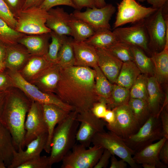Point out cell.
Wrapping results in <instances>:
<instances>
[{
    "label": "cell",
    "instance_id": "obj_42",
    "mask_svg": "<svg viewBox=\"0 0 168 168\" xmlns=\"http://www.w3.org/2000/svg\"><path fill=\"white\" fill-rule=\"evenodd\" d=\"M0 18L15 30L17 23L16 19L3 0H0Z\"/></svg>",
    "mask_w": 168,
    "mask_h": 168
},
{
    "label": "cell",
    "instance_id": "obj_46",
    "mask_svg": "<svg viewBox=\"0 0 168 168\" xmlns=\"http://www.w3.org/2000/svg\"><path fill=\"white\" fill-rule=\"evenodd\" d=\"M13 86L6 69L0 71V91H5Z\"/></svg>",
    "mask_w": 168,
    "mask_h": 168
},
{
    "label": "cell",
    "instance_id": "obj_57",
    "mask_svg": "<svg viewBox=\"0 0 168 168\" xmlns=\"http://www.w3.org/2000/svg\"><path fill=\"white\" fill-rule=\"evenodd\" d=\"M106 0H96V5L97 8L103 7L106 5Z\"/></svg>",
    "mask_w": 168,
    "mask_h": 168
},
{
    "label": "cell",
    "instance_id": "obj_47",
    "mask_svg": "<svg viewBox=\"0 0 168 168\" xmlns=\"http://www.w3.org/2000/svg\"><path fill=\"white\" fill-rule=\"evenodd\" d=\"M160 118L163 137L168 139V110L163 109L161 111Z\"/></svg>",
    "mask_w": 168,
    "mask_h": 168
},
{
    "label": "cell",
    "instance_id": "obj_51",
    "mask_svg": "<svg viewBox=\"0 0 168 168\" xmlns=\"http://www.w3.org/2000/svg\"><path fill=\"white\" fill-rule=\"evenodd\" d=\"M110 159V168H126L127 167V163L125 161L122 159L117 160L114 155H112Z\"/></svg>",
    "mask_w": 168,
    "mask_h": 168
},
{
    "label": "cell",
    "instance_id": "obj_8",
    "mask_svg": "<svg viewBox=\"0 0 168 168\" xmlns=\"http://www.w3.org/2000/svg\"><path fill=\"white\" fill-rule=\"evenodd\" d=\"M163 7L158 9L144 21L148 37L149 48L151 52V49L152 50V53L162 50L165 45L168 16V14H163Z\"/></svg>",
    "mask_w": 168,
    "mask_h": 168
},
{
    "label": "cell",
    "instance_id": "obj_35",
    "mask_svg": "<svg viewBox=\"0 0 168 168\" xmlns=\"http://www.w3.org/2000/svg\"><path fill=\"white\" fill-rule=\"evenodd\" d=\"M130 98L129 89L116 84H113L110 96L107 100V109H113L127 104Z\"/></svg>",
    "mask_w": 168,
    "mask_h": 168
},
{
    "label": "cell",
    "instance_id": "obj_9",
    "mask_svg": "<svg viewBox=\"0 0 168 168\" xmlns=\"http://www.w3.org/2000/svg\"><path fill=\"white\" fill-rule=\"evenodd\" d=\"M91 143L124 160L131 168H138L133 158L135 152L126 145L123 138L114 133L110 131L98 133L92 138Z\"/></svg>",
    "mask_w": 168,
    "mask_h": 168
},
{
    "label": "cell",
    "instance_id": "obj_60",
    "mask_svg": "<svg viewBox=\"0 0 168 168\" xmlns=\"http://www.w3.org/2000/svg\"><path fill=\"white\" fill-rule=\"evenodd\" d=\"M7 167L5 163L2 161H0V168H6Z\"/></svg>",
    "mask_w": 168,
    "mask_h": 168
},
{
    "label": "cell",
    "instance_id": "obj_16",
    "mask_svg": "<svg viewBox=\"0 0 168 168\" xmlns=\"http://www.w3.org/2000/svg\"><path fill=\"white\" fill-rule=\"evenodd\" d=\"M47 133L42 134L32 140L26 146L25 150L15 151L11 164L8 168H17L21 164L40 156L44 149L47 139Z\"/></svg>",
    "mask_w": 168,
    "mask_h": 168
},
{
    "label": "cell",
    "instance_id": "obj_28",
    "mask_svg": "<svg viewBox=\"0 0 168 168\" xmlns=\"http://www.w3.org/2000/svg\"><path fill=\"white\" fill-rule=\"evenodd\" d=\"M151 54L155 77L160 84L166 82L168 78V48L165 47L162 50L152 52Z\"/></svg>",
    "mask_w": 168,
    "mask_h": 168
},
{
    "label": "cell",
    "instance_id": "obj_15",
    "mask_svg": "<svg viewBox=\"0 0 168 168\" xmlns=\"http://www.w3.org/2000/svg\"><path fill=\"white\" fill-rule=\"evenodd\" d=\"M25 129L24 147L39 136L47 133V128L41 104L32 101L25 121Z\"/></svg>",
    "mask_w": 168,
    "mask_h": 168
},
{
    "label": "cell",
    "instance_id": "obj_55",
    "mask_svg": "<svg viewBox=\"0 0 168 168\" xmlns=\"http://www.w3.org/2000/svg\"><path fill=\"white\" fill-rule=\"evenodd\" d=\"M6 54V44L0 41V63H4Z\"/></svg>",
    "mask_w": 168,
    "mask_h": 168
},
{
    "label": "cell",
    "instance_id": "obj_23",
    "mask_svg": "<svg viewBox=\"0 0 168 168\" xmlns=\"http://www.w3.org/2000/svg\"><path fill=\"white\" fill-rule=\"evenodd\" d=\"M167 139L164 137L157 142L136 152L133 156V160L138 165L149 163L155 165L156 168H167L168 166L162 163L159 157L160 149Z\"/></svg>",
    "mask_w": 168,
    "mask_h": 168
},
{
    "label": "cell",
    "instance_id": "obj_33",
    "mask_svg": "<svg viewBox=\"0 0 168 168\" xmlns=\"http://www.w3.org/2000/svg\"><path fill=\"white\" fill-rule=\"evenodd\" d=\"M73 39L66 36L58 53L57 63L61 68L75 66V57L72 46Z\"/></svg>",
    "mask_w": 168,
    "mask_h": 168
},
{
    "label": "cell",
    "instance_id": "obj_53",
    "mask_svg": "<svg viewBox=\"0 0 168 168\" xmlns=\"http://www.w3.org/2000/svg\"><path fill=\"white\" fill-rule=\"evenodd\" d=\"M44 0H26L23 9L34 7H39Z\"/></svg>",
    "mask_w": 168,
    "mask_h": 168
},
{
    "label": "cell",
    "instance_id": "obj_59",
    "mask_svg": "<svg viewBox=\"0 0 168 168\" xmlns=\"http://www.w3.org/2000/svg\"><path fill=\"white\" fill-rule=\"evenodd\" d=\"M6 69L4 63H0V71H4Z\"/></svg>",
    "mask_w": 168,
    "mask_h": 168
},
{
    "label": "cell",
    "instance_id": "obj_14",
    "mask_svg": "<svg viewBox=\"0 0 168 168\" xmlns=\"http://www.w3.org/2000/svg\"><path fill=\"white\" fill-rule=\"evenodd\" d=\"M144 21V19L129 26L116 28L114 29L113 32L118 42L137 47L151 54Z\"/></svg>",
    "mask_w": 168,
    "mask_h": 168
},
{
    "label": "cell",
    "instance_id": "obj_40",
    "mask_svg": "<svg viewBox=\"0 0 168 168\" xmlns=\"http://www.w3.org/2000/svg\"><path fill=\"white\" fill-rule=\"evenodd\" d=\"M51 42L49 44L48 50L45 55L51 62L57 63L58 53L66 35H59L53 31L50 32Z\"/></svg>",
    "mask_w": 168,
    "mask_h": 168
},
{
    "label": "cell",
    "instance_id": "obj_4",
    "mask_svg": "<svg viewBox=\"0 0 168 168\" xmlns=\"http://www.w3.org/2000/svg\"><path fill=\"white\" fill-rule=\"evenodd\" d=\"M13 87L21 90L31 101L41 104H52L71 112L73 108L62 101L55 94L47 93L40 90L34 85L25 80L18 71L6 69Z\"/></svg>",
    "mask_w": 168,
    "mask_h": 168
},
{
    "label": "cell",
    "instance_id": "obj_11",
    "mask_svg": "<svg viewBox=\"0 0 168 168\" xmlns=\"http://www.w3.org/2000/svg\"><path fill=\"white\" fill-rule=\"evenodd\" d=\"M116 10L112 4H107L101 8H87L84 12L75 9L71 14L87 23L96 31L104 29L111 30L110 21Z\"/></svg>",
    "mask_w": 168,
    "mask_h": 168
},
{
    "label": "cell",
    "instance_id": "obj_37",
    "mask_svg": "<svg viewBox=\"0 0 168 168\" xmlns=\"http://www.w3.org/2000/svg\"><path fill=\"white\" fill-rule=\"evenodd\" d=\"M148 77L142 73L139 75L129 90L130 98L141 99L147 102Z\"/></svg>",
    "mask_w": 168,
    "mask_h": 168
},
{
    "label": "cell",
    "instance_id": "obj_22",
    "mask_svg": "<svg viewBox=\"0 0 168 168\" xmlns=\"http://www.w3.org/2000/svg\"><path fill=\"white\" fill-rule=\"evenodd\" d=\"M60 68L57 63H52L30 83L43 92L54 93L59 79Z\"/></svg>",
    "mask_w": 168,
    "mask_h": 168
},
{
    "label": "cell",
    "instance_id": "obj_18",
    "mask_svg": "<svg viewBox=\"0 0 168 168\" xmlns=\"http://www.w3.org/2000/svg\"><path fill=\"white\" fill-rule=\"evenodd\" d=\"M96 49L98 66L109 81L112 84H116L123 62L107 50Z\"/></svg>",
    "mask_w": 168,
    "mask_h": 168
},
{
    "label": "cell",
    "instance_id": "obj_61",
    "mask_svg": "<svg viewBox=\"0 0 168 168\" xmlns=\"http://www.w3.org/2000/svg\"><path fill=\"white\" fill-rule=\"evenodd\" d=\"M139 2H143L145 1H146V0H137Z\"/></svg>",
    "mask_w": 168,
    "mask_h": 168
},
{
    "label": "cell",
    "instance_id": "obj_21",
    "mask_svg": "<svg viewBox=\"0 0 168 168\" xmlns=\"http://www.w3.org/2000/svg\"><path fill=\"white\" fill-rule=\"evenodd\" d=\"M75 66L94 68L98 65V56L96 49L85 41L73 40Z\"/></svg>",
    "mask_w": 168,
    "mask_h": 168
},
{
    "label": "cell",
    "instance_id": "obj_43",
    "mask_svg": "<svg viewBox=\"0 0 168 168\" xmlns=\"http://www.w3.org/2000/svg\"><path fill=\"white\" fill-rule=\"evenodd\" d=\"M107 100L100 98L99 100L94 104L91 110L96 117L103 119L107 109Z\"/></svg>",
    "mask_w": 168,
    "mask_h": 168
},
{
    "label": "cell",
    "instance_id": "obj_45",
    "mask_svg": "<svg viewBox=\"0 0 168 168\" xmlns=\"http://www.w3.org/2000/svg\"><path fill=\"white\" fill-rule=\"evenodd\" d=\"M16 19L22 10L26 0H3Z\"/></svg>",
    "mask_w": 168,
    "mask_h": 168
},
{
    "label": "cell",
    "instance_id": "obj_50",
    "mask_svg": "<svg viewBox=\"0 0 168 168\" xmlns=\"http://www.w3.org/2000/svg\"><path fill=\"white\" fill-rule=\"evenodd\" d=\"M159 157L161 161L164 164L168 165V139H167L159 151Z\"/></svg>",
    "mask_w": 168,
    "mask_h": 168
},
{
    "label": "cell",
    "instance_id": "obj_2",
    "mask_svg": "<svg viewBox=\"0 0 168 168\" xmlns=\"http://www.w3.org/2000/svg\"><path fill=\"white\" fill-rule=\"evenodd\" d=\"M31 103L19 89L13 87L8 90L0 120L10 133L17 151L24 148L25 123Z\"/></svg>",
    "mask_w": 168,
    "mask_h": 168
},
{
    "label": "cell",
    "instance_id": "obj_54",
    "mask_svg": "<svg viewBox=\"0 0 168 168\" xmlns=\"http://www.w3.org/2000/svg\"><path fill=\"white\" fill-rule=\"evenodd\" d=\"M146 1L151 5L152 7L156 9L163 7L168 2V0H146Z\"/></svg>",
    "mask_w": 168,
    "mask_h": 168
},
{
    "label": "cell",
    "instance_id": "obj_3",
    "mask_svg": "<svg viewBox=\"0 0 168 168\" xmlns=\"http://www.w3.org/2000/svg\"><path fill=\"white\" fill-rule=\"evenodd\" d=\"M77 113L75 111L70 112L54 129L49 156L51 167L54 164L62 161L76 144V134L79 125L77 119Z\"/></svg>",
    "mask_w": 168,
    "mask_h": 168
},
{
    "label": "cell",
    "instance_id": "obj_39",
    "mask_svg": "<svg viewBox=\"0 0 168 168\" xmlns=\"http://www.w3.org/2000/svg\"><path fill=\"white\" fill-rule=\"evenodd\" d=\"M25 35L12 29L0 18V41L6 45L13 44Z\"/></svg>",
    "mask_w": 168,
    "mask_h": 168
},
{
    "label": "cell",
    "instance_id": "obj_6",
    "mask_svg": "<svg viewBox=\"0 0 168 168\" xmlns=\"http://www.w3.org/2000/svg\"><path fill=\"white\" fill-rule=\"evenodd\" d=\"M48 16V11L40 7L22 10L16 18L15 30L26 35L50 33L51 30L46 24Z\"/></svg>",
    "mask_w": 168,
    "mask_h": 168
},
{
    "label": "cell",
    "instance_id": "obj_17",
    "mask_svg": "<svg viewBox=\"0 0 168 168\" xmlns=\"http://www.w3.org/2000/svg\"><path fill=\"white\" fill-rule=\"evenodd\" d=\"M41 105L44 118L47 128V139L44 150L46 153H49L54 129L56 125L66 118L70 112L54 104Z\"/></svg>",
    "mask_w": 168,
    "mask_h": 168
},
{
    "label": "cell",
    "instance_id": "obj_13",
    "mask_svg": "<svg viewBox=\"0 0 168 168\" xmlns=\"http://www.w3.org/2000/svg\"><path fill=\"white\" fill-rule=\"evenodd\" d=\"M115 119L113 124H106L107 129L123 139L136 133L141 126L133 116L128 104L113 109Z\"/></svg>",
    "mask_w": 168,
    "mask_h": 168
},
{
    "label": "cell",
    "instance_id": "obj_58",
    "mask_svg": "<svg viewBox=\"0 0 168 168\" xmlns=\"http://www.w3.org/2000/svg\"><path fill=\"white\" fill-rule=\"evenodd\" d=\"M142 166L144 168H156V166L154 165L149 163H143Z\"/></svg>",
    "mask_w": 168,
    "mask_h": 168
},
{
    "label": "cell",
    "instance_id": "obj_36",
    "mask_svg": "<svg viewBox=\"0 0 168 168\" xmlns=\"http://www.w3.org/2000/svg\"><path fill=\"white\" fill-rule=\"evenodd\" d=\"M95 71V88L100 98L108 100L113 88V85L108 79L98 65L93 68Z\"/></svg>",
    "mask_w": 168,
    "mask_h": 168
},
{
    "label": "cell",
    "instance_id": "obj_26",
    "mask_svg": "<svg viewBox=\"0 0 168 168\" xmlns=\"http://www.w3.org/2000/svg\"><path fill=\"white\" fill-rule=\"evenodd\" d=\"M159 83L155 76L147 79V103L151 115L159 116L164 103L163 96Z\"/></svg>",
    "mask_w": 168,
    "mask_h": 168
},
{
    "label": "cell",
    "instance_id": "obj_19",
    "mask_svg": "<svg viewBox=\"0 0 168 168\" xmlns=\"http://www.w3.org/2000/svg\"><path fill=\"white\" fill-rule=\"evenodd\" d=\"M48 16L46 24L51 31L61 35L71 36L69 26L70 14L63 8L57 7L48 11Z\"/></svg>",
    "mask_w": 168,
    "mask_h": 168
},
{
    "label": "cell",
    "instance_id": "obj_41",
    "mask_svg": "<svg viewBox=\"0 0 168 168\" xmlns=\"http://www.w3.org/2000/svg\"><path fill=\"white\" fill-rule=\"evenodd\" d=\"M49 156H46L32 159L19 166L17 168H50Z\"/></svg>",
    "mask_w": 168,
    "mask_h": 168
},
{
    "label": "cell",
    "instance_id": "obj_29",
    "mask_svg": "<svg viewBox=\"0 0 168 168\" xmlns=\"http://www.w3.org/2000/svg\"><path fill=\"white\" fill-rule=\"evenodd\" d=\"M141 73L133 61L123 63L116 84L130 90Z\"/></svg>",
    "mask_w": 168,
    "mask_h": 168
},
{
    "label": "cell",
    "instance_id": "obj_7",
    "mask_svg": "<svg viewBox=\"0 0 168 168\" xmlns=\"http://www.w3.org/2000/svg\"><path fill=\"white\" fill-rule=\"evenodd\" d=\"M81 144H75L63 157L61 168H93L104 149L95 145L86 148Z\"/></svg>",
    "mask_w": 168,
    "mask_h": 168
},
{
    "label": "cell",
    "instance_id": "obj_30",
    "mask_svg": "<svg viewBox=\"0 0 168 168\" xmlns=\"http://www.w3.org/2000/svg\"><path fill=\"white\" fill-rule=\"evenodd\" d=\"M71 36L76 42L85 41L95 33L94 29L85 22L73 16L71 13L69 21Z\"/></svg>",
    "mask_w": 168,
    "mask_h": 168
},
{
    "label": "cell",
    "instance_id": "obj_1",
    "mask_svg": "<svg viewBox=\"0 0 168 168\" xmlns=\"http://www.w3.org/2000/svg\"><path fill=\"white\" fill-rule=\"evenodd\" d=\"M95 78L93 68L76 66L60 68L54 93L78 113L91 110L100 99L95 90Z\"/></svg>",
    "mask_w": 168,
    "mask_h": 168
},
{
    "label": "cell",
    "instance_id": "obj_12",
    "mask_svg": "<svg viewBox=\"0 0 168 168\" xmlns=\"http://www.w3.org/2000/svg\"><path fill=\"white\" fill-rule=\"evenodd\" d=\"M77 119L80 125L77 133L76 140L80 144L89 147L95 135L105 131L106 124L96 117L91 110L78 113Z\"/></svg>",
    "mask_w": 168,
    "mask_h": 168
},
{
    "label": "cell",
    "instance_id": "obj_56",
    "mask_svg": "<svg viewBox=\"0 0 168 168\" xmlns=\"http://www.w3.org/2000/svg\"><path fill=\"white\" fill-rule=\"evenodd\" d=\"M8 90L0 91V116Z\"/></svg>",
    "mask_w": 168,
    "mask_h": 168
},
{
    "label": "cell",
    "instance_id": "obj_44",
    "mask_svg": "<svg viewBox=\"0 0 168 168\" xmlns=\"http://www.w3.org/2000/svg\"><path fill=\"white\" fill-rule=\"evenodd\" d=\"M60 5L68 6L75 9L71 0H44L39 7L48 11L54 7Z\"/></svg>",
    "mask_w": 168,
    "mask_h": 168
},
{
    "label": "cell",
    "instance_id": "obj_5",
    "mask_svg": "<svg viewBox=\"0 0 168 168\" xmlns=\"http://www.w3.org/2000/svg\"><path fill=\"white\" fill-rule=\"evenodd\" d=\"M163 137L159 116L151 115L136 133L123 140L135 153Z\"/></svg>",
    "mask_w": 168,
    "mask_h": 168
},
{
    "label": "cell",
    "instance_id": "obj_24",
    "mask_svg": "<svg viewBox=\"0 0 168 168\" xmlns=\"http://www.w3.org/2000/svg\"><path fill=\"white\" fill-rule=\"evenodd\" d=\"M50 33L40 34L25 35L18 42L24 45L32 55L44 56L48 51Z\"/></svg>",
    "mask_w": 168,
    "mask_h": 168
},
{
    "label": "cell",
    "instance_id": "obj_52",
    "mask_svg": "<svg viewBox=\"0 0 168 168\" xmlns=\"http://www.w3.org/2000/svg\"><path fill=\"white\" fill-rule=\"evenodd\" d=\"M103 119L107 123V124L111 125L113 124L115 119V114L113 110L107 109Z\"/></svg>",
    "mask_w": 168,
    "mask_h": 168
},
{
    "label": "cell",
    "instance_id": "obj_48",
    "mask_svg": "<svg viewBox=\"0 0 168 168\" xmlns=\"http://www.w3.org/2000/svg\"><path fill=\"white\" fill-rule=\"evenodd\" d=\"M112 155L109 151L104 149L98 161L93 168H106Z\"/></svg>",
    "mask_w": 168,
    "mask_h": 168
},
{
    "label": "cell",
    "instance_id": "obj_10",
    "mask_svg": "<svg viewBox=\"0 0 168 168\" xmlns=\"http://www.w3.org/2000/svg\"><path fill=\"white\" fill-rule=\"evenodd\" d=\"M157 9L142 6L136 0H122L118 5L113 29L128 23L138 22L147 17Z\"/></svg>",
    "mask_w": 168,
    "mask_h": 168
},
{
    "label": "cell",
    "instance_id": "obj_31",
    "mask_svg": "<svg viewBox=\"0 0 168 168\" xmlns=\"http://www.w3.org/2000/svg\"><path fill=\"white\" fill-rule=\"evenodd\" d=\"M96 49H106L118 42L115 35L110 30L104 29L95 31L85 41Z\"/></svg>",
    "mask_w": 168,
    "mask_h": 168
},
{
    "label": "cell",
    "instance_id": "obj_27",
    "mask_svg": "<svg viewBox=\"0 0 168 168\" xmlns=\"http://www.w3.org/2000/svg\"><path fill=\"white\" fill-rule=\"evenodd\" d=\"M16 151L10 133L0 120V161L7 167Z\"/></svg>",
    "mask_w": 168,
    "mask_h": 168
},
{
    "label": "cell",
    "instance_id": "obj_49",
    "mask_svg": "<svg viewBox=\"0 0 168 168\" xmlns=\"http://www.w3.org/2000/svg\"><path fill=\"white\" fill-rule=\"evenodd\" d=\"M75 7V9L81 11L83 8L96 7V0H71Z\"/></svg>",
    "mask_w": 168,
    "mask_h": 168
},
{
    "label": "cell",
    "instance_id": "obj_25",
    "mask_svg": "<svg viewBox=\"0 0 168 168\" xmlns=\"http://www.w3.org/2000/svg\"><path fill=\"white\" fill-rule=\"evenodd\" d=\"M52 63L45 55H31L24 66L18 72L23 78L31 83Z\"/></svg>",
    "mask_w": 168,
    "mask_h": 168
},
{
    "label": "cell",
    "instance_id": "obj_32",
    "mask_svg": "<svg viewBox=\"0 0 168 168\" xmlns=\"http://www.w3.org/2000/svg\"><path fill=\"white\" fill-rule=\"evenodd\" d=\"M133 62L141 73L148 77L155 76L154 65L151 58L147 56L142 49L131 46Z\"/></svg>",
    "mask_w": 168,
    "mask_h": 168
},
{
    "label": "cell",
    "instance_id": "obj_34",
    "mask_svg": "<svg viewBox=\"0 0 168 168\" xmlns=\"http://www.w3.org/2000/svg\"><path fill=\"white\" fill-rule=\"evenodd\" d=\"M128 104L141 127L151 115L147 102L141 99L130 98Z\"/></svg>",
    "mask_w": 168,
    "mask_h": 168
},
{
    "label": "cell",
    "instance_id": "obj_20",
    "mask_svg": "<svg viewBox=\"0 0 168 168\" xmlns=\"http://www.w3.org/2000/svg\"><path fill=\"white\" fill-rule=\"evenodd\" d=\"M6 45V54L4 62L6 69L19 71L31 55L24 45L18 42Z\"/></svg>",
    "mask_w": 168,
    "mask_h": 168
},
{
    "label": "cell",
    "instance_id": "obj_38",
    "mask_svg": "<svg viewBox=\"0 0 168 168\" xmlns=\"http://www.w3.org/2000/svg\"><path fill=\"white\" fill-rule=\"evenodd\" d=\"M105 49L123 63L129 61H133L131 45L128 44L117 42Z\"/></svg>",
    "mask_w": 168,
    "mask_h": 168
}]
</instances>
